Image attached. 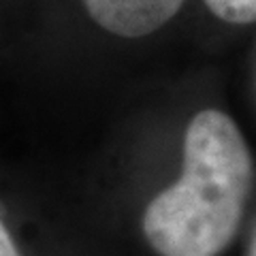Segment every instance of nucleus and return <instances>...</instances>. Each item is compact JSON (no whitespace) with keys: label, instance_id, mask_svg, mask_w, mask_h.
<instances>
[{"label":"nucleus","instance_id":"1","mask_svg":"<svg viewBox=\"0 0 256 256\" xmlns=\"http://www.w3.org/2000/svg\"><path fill=\"white\" fill-rule=\"evenodd\" d=\"M252 154L226 114L205 109L184 137L180 180L143 214V233L160 256H216L235 237L252 188Z\"/></svg>","mask_w":256,"mask_h":256},{"label":"nucleus","instance_id":"2","mask_svg":"<svg viewBox=\"0 0 256 256\" xmlns=\"http://www.w3.org/2000/svg\"><path fill=\"white\" fill-rule=\"evenodd\" d=\"M90 18L111 34L148 36L182 9L184 0H82Z\"/></svg>","mask_w":256,"mask_h":256},{"label":"nucleus","instance_id":"3","mask_svg":"<svg viewBox=\"0 0 256 256\" xmlns=\"http://www.w3.org/2000/svg\"><path fill=\"white\" fill-rule=\"evenodd\" d=\"M205 4L216 18L228 24L256 22V0H205Z\"/></svg>","mask_w":256,"mask_h":256},{"label":"nucleus","instance_id":"4","mask_svg":"<svg viewBox=\"0 0 256 256\" xmlns=\"http://www.w3.org/2000/svg\"><path fill=\"white\" fill-rule=\"evenodd\" d=\"M0 256H22L20 250L15 248L13 239H11L9 230H6L2 220H0Z\"/></svg>","mask_w":256,"mask_h":256},{"label":"nucleus","instance_id":"5","mask_svg":"<svg viewBox=\"0 0 256 256\" xmlns=\"http://www.w3.org/2000/svg\"><path fill=\"white\" fill-rule=\"evenodd\" d=\"M250 256H256V230H254V237H252V244H250Z\"/></svg>","mask_w":256,"mask_h":256}]
</instances>
